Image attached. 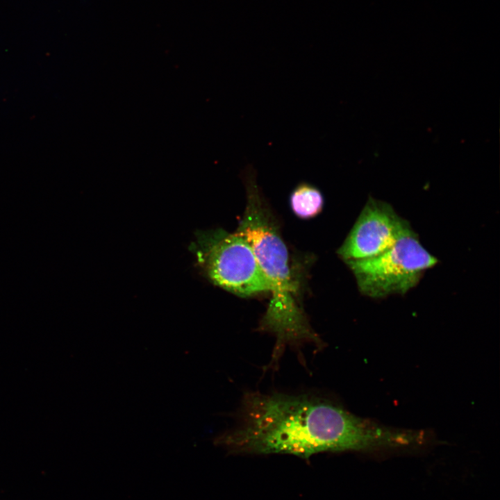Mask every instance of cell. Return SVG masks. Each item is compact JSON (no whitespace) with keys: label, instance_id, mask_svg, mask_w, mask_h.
<instances>
[{"label":"cell","instance_id":"cell-4","mask_svg":"<svg viewBox=\"0 0 500 500\" xmlns=\"http://www.w3.org/2000/svg\"><path fill=\"white\" fill-rule=\"evenodd\" d=\"M199 243L198 256L213 283L241 297L269 291L253 250L242 235L215 232Z\"/></svg>","mask_w":500,"mask_h":500},{"label":"cell","instance_id":"cell-3","mask_svg":"<svg viewBox=\"0 0 500 500\" xmlns=\"http://www.w3.org/2000/svg\"><path fill=\"white\" fill-rule=\"evenodd\" d=\"M438 262L422 245L411 226L385 252L369 258L346 261L360 292L373 299L405 294L417 285L426 270Z\"/></svg>","mask_w":500,"mask_h":500},{"label":"cell","instance_id":"cell-2","mask_svg":"<svg viewBox=\"0 0 500 500\" xmlns=\"http://www.w3.org/2000/svg\"><path fill=\"white\" fill-rule=\"evenodd\" d=\"M255 171L244 169L247 204L236 233L249 242L267 278L272 298L257 331L273 335V354L283 355L287 347L318 346L322 339L311 327L296 299L287 247L262 206Z\"/></svg>","mask_w":500,"mask_h":500},{"label":"cell","instance_id":"cell-1","mask_svg":"<svg viewBox=\"0 0 500 500\" xmlns=\"http://www.w3.org/2000/svg\"><path fill=\"white\" fill-rule=\"evenodd\" d=\"M233 427L214 443L234 455L290 454L308 459L324 452L412 450L426 433L381 426L332 401L307 394L246 392Z\"/></svg>","mask_w":500,"mask_h":500},{"label":"cell","instance_id":"cell-5","mask_svg":"<svg viewBox=\"0 0 500 500\" xmlns=\"http://www.w3.org/2000/svg\"><path fill=\"white\" fill-rule=\"evenodd\" d=\"M410 226L391 205L370 198L338 253L345 262L376 256L392 248Z\"/></svg>","mask_w":500,"mask_h":500},{"label":"cell","instance_id":"cell-6","mask_svg":"<svg viewBox=\"0 0 500 500\" xmlns=\"http://www.w3.org/2000/svg\"><path fill=\"white\" fill-rule=\"evenodd\" d=\"M290 204L297 217L309 219L317 216L322 211L324 197L315 185L301 182L292 191Z\"/></svg>","mask_w":500,"mask_h":500}]
</instances>
